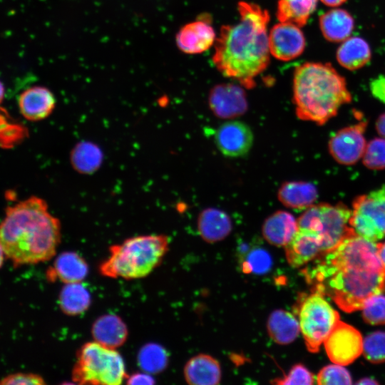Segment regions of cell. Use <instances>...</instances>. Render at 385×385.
Wrapping results in <instances>:
<instances>
[{"mask_svg": "<svg viewBox=\"0 0 385 385\" xmlns=\"http://www.w3.org/2000/svg\"><path fill=\"white\" fill-rule=\"evenodd\" d=\"M312 291L330 298L346 312L362 309L385 290V267L378 245L353 233L302 270Z\"/></svg>", "mask_w": 385, "mask_h": 385, "instance_id": "6da1fadb", "label": "cell"}, {"mask_svg": "<svg viewBox=\"0 0 385 385\" xmlns=\"http://www.w3.org/2000/svg\"><path fill=\"white\" fill-rule=\"evenodd\" d=\"M238 11L239 22L221 27L212 61L224 76L250 88L270 63V14L259 5L246 1L239 2Z\"/></svg>", "mask_w": 385, "mask_h": 385, "instance_id": "7a4b0ae2", "label": "cell"}, {"mask_svg": "<svg viewBox=\"0 0 385 385\" xmlns=\"http://www.w3.org/2000/svg\"><path fill=\"white\" fill-rule=\"evenodd\" d=\"M60 241V222L42 198L32 196L6 208L0 227L1 250L15 267L48 261Z\"/></svg>", "mask_w": 385, "mask_h": 385, "instance_id": "3957f363", "label": "cell"}, {"mask_svg": "<svg viewBox=\"0 0 385 385\" xmlns=\"http://www.w3.org/2000/svg\"><path fill=\"white\" fill-rule=\"evenodd\" d=\"M351 101L345 78L330 63L307 62L295 68L293 102L301 120L323 125Z\"/></svg>", "mask_w": 385, "mask_h": 385, "instance_id": "277c9868", "label": "cell"}, {"mask_svg": "<svg viewBox=\"0 0 385 385\" xmlns=\"http://www.w3.org/2000/svg\"><path fill=\"white\" fill-rule=\"evenodd\" d=\"M169 247L163 235H138L109 248L110 255L99 266L101 275L135 279L145 277L161 262Z\"/></svg>", "mask_w": 385, "mask_h": 385, "instance_id": "5b68a950", "label": "cell"}, {"mask_svg": "<svg viewBox=\"0 0 385 385\" xmlns=\"http://www.w3.org/2000/svg\"><path fill=\"white\" fill-rule=\"evenodd\" d=\"M71 376L76 384L96 385H119L128 378L120 354L95 340L81 346Z\"/></svg>", "mask_w": 385, "mask_h": 385, "instance_id": "8992f818", "label": "cell"}, {"mask_svg": "<svg viewBox=\"0 0 385 385\" xmlns=\"http://www.w3.org/2000/svg\"><path fill=\"white\" fill-rule=\"evenodd\" d=\"M351 215V210L342 202L314 204L298 218L299 230L315 235L321 242L324 253L355 233L349 225Z\"/></svg>", "mask_w": 385, "mask_h": 385, "instance_id": "52a82bcc", "label": "cell"}, {"mask_svg": "<svg viewBox=\"0 0 385 385\" xmlns=\"http://www.w3.org/2000/svg\"><path fill=\"white\" fill-rule=\"evenodd\" d=\"M296 313L307 349L317 352L339 322V313L322 294L314 292L298 301Z\"/></svg>", "mask_w": 385, "mask_h": 385, "instance_id": "ba28073f", "label": "cell"}, {"mask_svg": "<svg viewBox=\"0 0 385 385\" xmlns=\"http://www.w3.org/2000/svg\"><path fill=\"white\" fill-rule=\"evenodd\" d=\"M349 225L356 235L369 241L385 237V185L354 200Z\"/></svg>", "mask_w": 385, "mask_h": 385, "instance_id": "9c48e42d", "label": "cell"}, {"mask_svg": "<svg viewBox=\"0 0 385 385\" xmlns=\"http://www.w3.org/2000/svg\"><path fill=\"white\" fill-rule=\"evenodd\" d=\"M366 126L367 122L361 120L339 130L331 137L328 148L337 163L351 165L362 158L367 144L364 136Z\"/></svg>", "mask_w": 385, "mask_h": 385, "instance_id": "30bf717a", "label": "cell"}, {"mask_svg": "<svg viewBox=\"0 0 385 385\" xmlns=\"http://www.w3.org/2000/svg\"><path fill=\"white\" fill-rule=\"evenodd\" d=\"M363 342L360 332L339 321L324 342L329 359L339 365L352 363L363 352Z\"/></svg>", "mask_w": 385, "mask_h": 385, "instance_id": "8fae6325", "label": "cell"}, {"mask_svg": "<svg viewBox=\"0 0 385 385\" xmlns=\"http://www.w3.org/2000/svg\"><path fill=\"white\" fill-rule=\"evenodd\" d=\"M270 53L277 59L289 61L299 57L305 48V38L300 26L279 21L268 35Z\"/></svg>", "mask_w": 385, "mask_h": 385, "instance_id": "7c38bea8", "label": "cell"}, {"mask_svg": "<svg viewBox=\"0 0 385 385\" xmlns=\"http://www.w3.org/2000/svg\"><path fill=\"white\" fill-rule=\"evenodd\" d=\"M250 128L239 120H230L221 124L215 134L218 150L227 157L238 158L245 155L253 143Z\"/></svg>", "mask_w": 385, "mask_h": 385, "instance_id": "4fadbf2b", "label": "cell"}, {"mask_svg": "<svg viewBox=\"0 0 385 385\" xmlns=\"http://www.w3.org/2000/svg\"><path fill=\"white\" fill-rule=\"evenodd\" d=\"M209 104L220 118H232L242 115L247 109L245 91L233 83L215 86L210 91Z\"/></svg>", "mask_w": 385, "mask_h": 385, "instance_id": "5bb4252c", "label": "cell"}, {"mask_svg": "<svg viewBox=\"0 0 385 385\" xmlns=\"http://www.w3.org/2000/svg\"><path fill=\"white\" fill-rule=\"evenodd\" d=\"M216 38L214 29L209 21L204 19L183 26L177 34L176 42L183 52L197 54L208 50Z\"/></svg>", "mask_w": 385, "mask_h": 385, "instance_id": "9a60e30c", "label": "cell"}, {"mask_svg": "<svg viewBox=\"0 0 385 385\" xmlns=\"http://www.w3.org/2000/svg\"><path fill=\"white\" fill-rule=\"evenodd\" d=\"M19 109L24 118L38 121L47 118L56 105L53 93L47 88L35 86L24 90L18 98Z\"/></svg>", "mask_w": 385, "mask_h": 385, "instance_id": "2e32d148", "label": "cell"}, {"mask_svg": "<svg viewBox=\"0 0 385 385\" xmlns=\"http://www.w3.org/2000/svg\"><path fill=\"white\" fill-rule=\"evenodd\" d=\"M183 373L185 381L191 385H216L222 376L219 361L206 354L190 358L184 366Z\"/></svg>", "mask_w": 385, "mask_h": 385, "instance_id": "e0dca14e", "label": "cell"}, {"mask_svg": "<svg viewBox=\"0 0 385 385\" xmlns=\"http://www.w3.org/2000/svg\"><path fill=\"white\" fill-rule=\"evenodd\" d=\"M284 247L286 259L292 267L307 265L323 253L319 240L313 234L302 230H298Z\"/></svg>", "mask_w": 385, "mask_h": 385, "instance_id": "ac0fdd59", "label": "cell"}, {"mask_svg": "<svg viewBox=\"0 0 385 385\" xmlns=\"http://www.w3.org/2000/svg\"><path fill=\"white\" fill-rule=\"evenodd\" d=\"M299 230L297 220L284 210H279L270 215L262 225V235L270 244L285 247Z\"/></svg>", "mask_w": 385, "mask_h": 385, "instance_id": "d6986e66", "label": "cell"}, {"mask_svg": "<svg viewBox=\"0 0 385 385\" xmlns=\"http://www.w3.org/2000/svg\"><path fill=\"white\" fill-rule=\"evenodd\" d=\"M88 272V265L82 257L76 252H66L56 257L46 276L51 281L58 279L65 284L81 282Z\"/></svg>", "mask_w": 385, "mask_h": 385, "instance_id": "ffe728a7", "label": "cell"}, {"mask_svg": "<svg viewBox=\"0 0 385 385\" xmlns=\"http://www.w3.org/2000/svg\"><path fill=\"white\" fill-rule=\"evenodd\" d=\"M319 28L327 41L342 42L350 37L354 28V20L347 11L333 9L320 16Z\"/></svg>", "mask_w": 385, "mask_h": 385, "instance_id": "44dd1931", "label": "cell"}, {"mask_svg": "<svg viewBox=\"0 0 385 385\" xmlns=\"http://www.w3.org/2000/svg\"><path fill=\"white\" fill-rule=\"evenodd\" d=\"M317 197L315 185L304 181L286 182L278 191L279 201L287 207L298 211L313 205Z\"/></svg>", "mask_w": 385, "mask_h": 385, "instance_id": "7402d4cb", "label": "cell"}, {"mask_svg": "<svg viewBox=\"0 0 385 385\" xmlns=\"http://www.w3.org/2000/svg\"><path fill=\"white\" fill-rule=\"evenodd\" d=\"M91 332L95 341L113 349L123 345L128 336L125 324L114 314L97 319L92 326Z\"/></svg>", "mask_w": 385, "mask_h": 385, "instance_id": "603a6c76", "label": "cell"}, {"mask_svg": "<svg viewBox=\"0 0 385 385\" xmlns=\"http://www.w3.org/2000/svg\"><path fill=\"white\" fill-rule=\"evenodd\" d=\"M197 227L202 238L207 242L213 243L223 240L230 234L232 222L223 211L208 208L200 213Z\"/></svg>", "mask_w": 385, "mask_h": 385, "instance_id": "cb8c5ba5", "label": "cell"}, {"mask_svg": "<svg viewBox=\"0 0 385 385\" xmlns=\"http://www.w3.org/2000/svg\"><path fill=\"white\" fill-rule=\"evenodd\" d=\"M267 328L270 338L278 344L292 342L300 332L299 320L291 312L277 309L269 316Z\"/></svg>", "mask_w": 385, "mask_h": 385, "instance_id": "d4e9b609", "label": "cell"}, {"mask_svg": "<svg viewBox=\"0 0 385 385\" xmlns=\"http://www.w3.org/2000/svg\"><path fill=\"white\" fill-rule=\"evenodd\" d=\"M371 51L366 41L350 36L342 42L337 51V59L344 68L354 71L365 66L371 59Z\"/></svg>", "mask_w": 385, "mask_h": 385, "instance_id": "484cf974", "label": "cell"}, {"mask_svg": "<svg viewBox=\"0 0 385 385\" xmlns=\"http://www.w3.org/2000/svg\"><path fill=\"white\" fill-rule=\"evenodd\" d=\"M91 304V295L81 282L65 284L59 294V305L67 315L84 312Z\"/></svg>", "mask_w": 385, "mask_h": 385, "instance_id": "4316f807", "label": "cell"}, {"mask_svg": "<svg viewBox=\"0 0 385 385\" xmlns=\"http://www.w3.org/2000/svg\"><path fill=\"white\" fill-rule=\"evenodd\" d=\"M317 0H279L277 17L279 21L291 22L302 27L314 11Z\"/></svg>", "mask_w": 385, "mask_h": 385, "instance_id": "83f0119b", "label": "cell"}, {"mask_svg": "<svg viewBox=\"0 0 385 385\" xmlns=\"http://www.w3.org/2000/svg\"><path fill=\"white\" fill-rule=\"evenodd\" d=\"M71 160L74 169L81 173L95 172L101 165L103 154L100 148L89 142H81L72 150Z\"/></svg>", "mask_w": 385, "mask_h": 385, "instance_id": "f1b7e54d", "label": "cell"}, {"mask_svg": "<svg viewBox=\"0 0 385 385\" xmlns=\"http://www.w3.org/2000/svg\"><path fill=\"white\" fill-rule=\"evenodd\" d=\"M165 349L155 344H147L142 348L138 355L140 366L148 373L162 371L168 364Z\"/></svg>", "mask_w": 385, "mask_h": 385, "instance_id": "f546056e", "label": "cell"}, {"mask_svg": "<svg viewBox=\"0 0 385 385\" xmlns=\"http://www.w3.org/2000/svg\"><path fill=\"white\" fill-rule=\"evenodd\" d=\"M362 160L364 165L369 169H385V138L381 137L371 140L366 144Z\"/></svg>", "mask_w": 385, "mask_h": 385, "instance_id": "4dcf8cb0", "label": "cell"}, {"mask_svg": "<svg viewBox=\"0 0 385 385\" xmlns=\"http://www.w3.org/2000/svg\"><path fill=\"white\" fill-rule=\"evenodd\" d=\"M363 354L370 362H385V332H375L369 334L363 342Z\"/></svg>", "mask_w": 385, "mask_h": 385, "instance_id": "1f68e13d", "label": "cell"}, {"mask_svg": "<svg viewBox=\"0 0 385 385\" xmlns=\"http://www.w3.org/2000/svg\"><path fill=\"white\" fill-rule=\"evenodd\" d=\"M271 266V256L262 248H254L249 251L242 264L245 272L255 274H263L267 272Z\"/></svg>", "mask_w": 385, "mask_h": 385, "instance_id": "d6a6232c", "label": "cell"}, {"mask_svg": "<svg viewBox=\"0 0 385 385\" xmlns=\"http://www.w3.org/2000/svg\"><path fill=\"white\" fill-rule=\"evenodd\" d=\"M364 321L372 325L385 324V296L381 294L372 296L362 308Z\"/></svg>", "mask_w": 385, "mask_h": 385, "instance_id": "836d02e7", "label": "cell"}, {"mask_svg": "<svg viewBox=\"0 0 385 385\" xmlns=\"http://www.w3.org/2000/svg\"><path fill=\"white\" fill-rule=\"evenodd\" d=\"M317 382L321 385L351 384L349 371L339 364L328 365L322 368L317 376Z\"/></svg>", "mask_w": 385, "mask_h": 385, "instance_id": "e575fe53", "label": "cell"}, {"mask_svg": "<svg viewBox=\"0 0 385 385\" xmlns=\"http://www.w3.org/2000/svg\"><path fill=\"white\" fill-rule=\"evenodd\" d=\"M314 375L302 364L293 366L287 375L272 381L274 384H313Z\"/></svg>", "mask_w": 385, "mask_h": 385, "instance_id": "d590c367", "label": "cell"}, {"mask_svg": "<svg viewBox=\"0 0 385 385\" xmlns=\"http://www.w3.org/2000/svg\"><path fill=\"white\" fill-rule=\"evenodd\" d=\"M1 385H43V378L33 373H14L3 378Z\"/></svg>", "mask_w": 385, "mask_h": 385, "instance_id": "8d00e7d4", "label": "cell"}, {"mask_svg": "<svg viewBox=\"0 0 385 385\" xmlns=\"http://www.w3.org/2000/svg\"><path fill=\"white\" fill-rule=\"evenodd\" d=\"M371 94L379 101L385 103V76H379L370 83Z\"/></svg>", "mask_w": 385, "mask_h": 385, "instance_id": "74e56055", "label": "cell"}, {"mask_svg": "<svg viewBox=\"0 0 385 385\" xmlns=\"http://www.w3.org/2000/svg\"><path fill=\"white\" fill-rule=\"evenodd\" d=\"M128 384H153V378L146 373H136L127 378Z\"/></svg>", "mask_w": 385, "mask_h": 385, "instance_id": "f35d334b", "label": "cell"}, {"mask_svg": "<svg viewBox=\"0 0 385 385\" xmlns=\"http://www.w3.org/2000/svg\"><path fill=\"white\" fill-rule=\"evenodd\" d=\"M376 130L382 138H385V112L381 114L377 118Z\"/></svg>", "mask_w": 385, "mask_h": 385, "instance_id": "ab89813d", "label": "cell"}, {"mask_svg": "<svg viewBox=\"0 0 385 385\" xmlns=\"http://www.w3.org/2000/svg\"><path fill=\"white\" fill-rule=\"evenodd\" d=\"M377 245L379 257L385 267V242L383 243H377Z\"/></svg>", "mask_w": 385, "mask_h": 385, "instance_id": "60d3db41", "label": "cell"}, {"mask_svg": "<svg viewBox=\"0 0 385 385\" xmlns=\"http://www.w3.org/2000/svg\"><path fill=\"white\" fill-rule=\"evenodd\" d=\"M323 4L329 6H338L344 4L346 0H320Z\"/></svg>", "mask_w": 385, "mask_h": 385, "instance_id": "b9f144b4", "label": "cell"}, {"mask_svg": "<svg viewBox=\"0 0 385 385\" xmlns=\"http://www.w3.org/2000/svg\"><path fill=\"white\" fill-rule=\"evenodd\" d=\"M357 384H378L377 381H376L374 379H361V381H359L357 382Z\"/></svg>", "mask_w": 385, "mask_h": 385, "instance_id": "7bdbcfd3", "label": "cell"}]
</instances>
